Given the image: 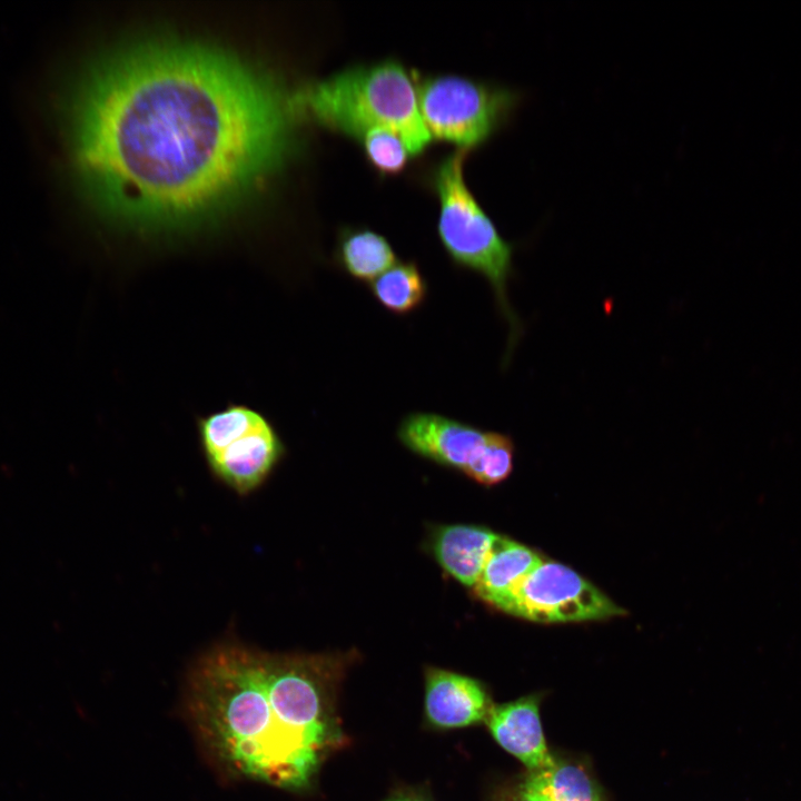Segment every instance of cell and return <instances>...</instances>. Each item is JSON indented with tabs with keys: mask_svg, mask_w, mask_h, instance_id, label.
Returning a JSON list of instances; mask_svg holds the SVG:
<instances>
[{
	"mask_svg": "<svg viewBox=\"0 0 801 801\" xmlns=\"http://www.w3.org/2000/svg\"><path fill=\"white\" fill-rule=\"evenodd\" d=\"M294 95L230 51L186 40L126 47L85 73L69 108L75 168L108 216L138 227L206 220L287 159Z\"/></svg>",
	"mask_w": 801,
	"mask_h": 801,
	"instance_id": "obj_1",
	"label": "cell"
},
{
	"mask_svg": "<svg viewBox=\"0 0 801 801\" xmlns=\"http://www.w3.org/2000/svg\"><path fill=\"white\" fill-rule=\"evenodd\" d=\"M346 659L218 643L197 660L189 676L196 725L235 772L301 789L342 740L334 698Z\"/></svg>",
	"mask_w": 801,
	"mask_h": 801,
	"instance_id": "obj_2",
	"label": "cell"
},
{
	"mask_svg": "<svg viewBox=\"0 0 801 801\" xmlns=\"http://www.w3.org/2000/svg\"><path fill=\"white\" fill-rule=\"evenodd\" d=\"M298 115L353 137L368 128L396 132L412 156L433 141L418 109L413 71L395 60L355 66L294 93Z\"/></svg>",
	"mask_w": 801,
	"mask_h": 801,
	"instance_id": "obj_3",
	"label": "cell"
},
{
	"mask_svg": "<svg viewBox=\"0 0 801 801\" xmlns=\"http://www.w3.org/2000/svg\"><path fill=\"white\" fill-rule=\"evenodd\" d=\"M467 154L456 149L442 158L431 172L429 185L438 201L437 236L455 267L478 274L491 287L508 329L506 365L524 333L508 297L514 246L502 237L467 186L464 176Z\"/></svg>",
	"mask_w": 801,
	"mask_h": 801,
	"instance_id": "obj_4",
	"label": "cell"
},
{
	"mask_svg": "<svg viewBox=\"0 0 801 801\" xmlns=\"http://www.w3.org/2000/svg\"><path fill=\"white\" fill-rule=\"evenodd\" d=\"M196 427L209 471L239 495L260 487L286 453L271 421L245 404L198 416Z\"/></svg>",
	"mask_w": 801,
	"mask_h": 801,
	"instance_id": "obj_5",
	"label": "cell"
},
{
	"mask_svg": "<svg viewBox=\"0 0 801 801\" xmlns=\"http://www.w3.org/2000/svg\"><path fill=\"white\" fill-rule=\"evenodd\" d=\"M418 109L432 139L471 151L487 141L516 106L515 92L452 73L413 71Z\"/></svg>",
	"mask_w": 801,
	"mask_h": 801,
	"instance_id": "obj_6",
	"label": "cell"
},
{
	"mask_svg": "<svg viewBox=\"0 0 801 801\" xmlns=\"http://www.w3.org/2000/svg\"><path fill=\"white\" fill-rule=\"evenodd\" d=\"M624 611L572 568L542 561L520 586L507 613L543 623L583 622Z\"/></svg>",
	"mask_w": 801,
	"mask_h": 801,
	"instance_id": "obj_7",
	"label": "cell"
},
{
	"mask_svg": "<svg viewBox=\"0 0 801 801\" xmlns=\"http://www.w3.org/2000/svg\"><path fill=\"white\" fill-rule=\"evenodd\" d=\"M487 433L433 412H411L396 429L397 438L412 453L464 474L481 455Z\"/></svg>",
	"mask_w": 801,
	"mask_h": 801,
	"instance_id": "obj_8",
	"label": "cell"
},
{
	"mask_svg": "<svg viewBox=\"0 0 801 801\" xmlns=\"http://www.w3.org/2000/svg\"><path fill=\"white\" fill-rule=\"evenodd\" d=\"M493 704L475 679L442 669H428L425 713L437 728L457 729L485 721Z\"/></svg>",
	"mask_w": 801,
	"mask_h": 801,
	"instance_id": "obj_9",
	"label": "cell"
},
{
	"mask_svg": "<svg viewBox=\"0 0 801 801\" xmlns=\"http://www.w3.org/2000/svg\"><path fill=\"white\" fill-rule=\"evenodd\" d=\"M485 722L495 741L532 771L555 763L547 750L535 696L493 705Z\"/></svg>",
	"mask_w": 801,
	"mask_h": 801,
	"instance_id": "obj_10",
	"label": "cell"
},
{
	"mask_svg": "<svg viewBox=\"0 0 801 801\" xmlns=\"http://www.w3.org/2000/svg\"><path fill=\"white\" fill-rule=\"evenodd\" d=\"M542 561L533 550L500 535L473 591L507 612L522 583Z\"/></svg>",
	"mask_w": 801,
	"mask_h": 801,
	"instance_id": "obj_11",
	"label": "cell"
},
{
	"mask_svg": "<svg viewBox=\"0 0 801 801\" xmlns=\"http://www.w3.org/2000/svg\"><path fill=\"white\" fill-rule=\"evenodd\" d=\"M498 536L483 526H442L433 534L432 551L449 575L473 589Z\"/></svg>",
	"mask_w": 801,
	"mask_h": 801,
	"instance_id": "obj_12",
	"label": "cell"
},
{
	"mask_svg": "<svg viewBox=\"0 0 801 801\" xmlns=\"http://www.w3.org/2000/svg\"><path fill=\"white\" fill-rule=\"evenodd\" d=\"M337 268L367 285L397 261L390 243L367 227L346 226L338 233L334 256Z\"/></svg>",
	"mask_w": 801,
	"mask_h": 801,
	"instance_id": "obj_13",
	"label": "cell"
},
{
	"mask_svg": "<svg viewBox=\"0 0 801 801\" xmlns=\"http://www.w3.org/2000/svg\"><path fill=\"white\" fill-rule=\"evenodd\" d=\"M367 286L373 298L396 316L416 312L428 296L426 277L414 260H397Z\"/></svg>",
	"mask_w": 801,
	"mask_h": 801,
	"instance_id": "obj_14",
	"label": "cell"
},
{
	"mask_svg": "<svg viewBox=\"0 0 801 801\" xmlns=\"http://www.w3.org/2000/svg\"><path fill=\"white\" fill-rule=\"evenodd\" d=\"M514 801H600L586 772L577 765L556 762L533 771Z\"/></svg>",
	"mask_w": 801,
	"mask_h": 801,
	"instance_id": "obj_15",
	"label": "cell"
},
{
	"mask_svg": "<svg viewBox=\"0 0 801 801\" xmlns=\"http://www.w3.org/2000/svg\"><path fill=\"white\" fill-rule=\"evenodd\" d=\"M352 138L360 145L366 159L380 175H398L408 165L412 155L404 140L392 130L368 128Z\"/></svg>",
	"mask_w": 801,
	"mask_h": 801,
	"instance_id": "obj_16",
	"label": "cell"
},
{
	"mask_svg": "<svg viewBox=\"0 0 801 801\" xmlns=\"http://www.w3.org/2000/svg\"><path fill=\"white\" fill-rule=\"evenodd\" d=\"M514 443L503 433L488 431L485 446L466 475L483 485H495L513 469Z\"/></svg>",
	"mask_w": 801,
	"mask_h": 801,
	"instance_id": "obj_17",
	"label": "cell"
},
{
	"mask_svg": "<svg viewBox=\"0 0 801 801\" xmlns=\"http://www.w3.org/2000/svg\"><path fill=\"white\" fill-rule=\"evenodd\" d=\"M392 801H418V800L399 798V799H394Z\"/></svg>",
	"mask_w": 801,
	"mask_h": 801,
	"instance_id": "obj_18",
	"label": "cell"
}]
</instances>
